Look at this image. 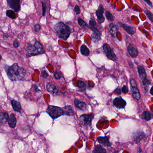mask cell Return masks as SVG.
<instances>
[{
    "label": "cell",
    "mask_w": 153,
    "mask_h": 153,
    "mask_svg": "<svg viewBox=\"0 0 153 153\" xmlns=\"http://www.w3.org/2000/svg\"><path fill=\"white\" fill-rule=\"evenodd\" d=\"M118 23H119V24L120 25L122 28L129 35H133L135 33H136V29L135 27L127 25L126 24L121 23L120 22H119Z\"/></svg>",
    "instance_id": "7c38bea8"
},
{
    "label": "cell",
    "mask_w": 153,
    "mask_h": 153,
    "mask_svg": "<svg viewBox=\"0 0 153 153\" xmlns=\"http://www.w3.org/2000/svg\"><path fill=\"white\" fill-rule=\"evenodd\" d=\"M94 153H107L106 149L101 145H96L93 151Z\"/></svg>",
    "instance_id": "603a6c76"
},
{
    "label": "cell",
    "mask_w": 153,
    "mask_h": 153,
    "mask_svg": "<svg viewBox=\"0 0 153 153\" xmlns=\"http://www.w3.org/2000/svg\"><path fill=\"white\" fill-rule=\"evenodd\" d=\"M105 15H106V19L108 20H109L110 21H114V17L111 14V13L109 12V11H106V12H105Z\"/></svg>",
    "instance_id": "f546056e"
},
{
    "label": "cell",
    "mask_w": 153,
    "mask_h": 153,
    "mask_svg": "<svg viewBox=\"0 0 153 153\" xmlns=\"http://www.w3.org/2000/svg\"><path fill=\"white\" fill-rule=\"evenodd\" d=\"M17 120L15 114H12L9 118L8 124L9 126L12 128H14L16 125Z\"/></svg>",
    "instance_id": "44dd1931"
},
{
    "label": "cell",
    "mask_w": 153,
    "mask_h": 153,
    "mask_svg": "<svg viewBox=\"0 0 153 153\" xmlns=\"http://www.w3.org/2000/svg\"><path fill=\"white\" fill-rule=\"evenodd\" d=\"M104 12V9L103 6L101 5H100L96 12V15L97 17V21L100 23H104L105 20V18L103 15Z\"/></svg>",
    "instance_id": "8fae6325"
},
{
    "label": "cell",
    "mask_w": 153,
    "mask_h": 153,
    "mask_svg": "<svg viewBox=\"0 0 153 153\" xmlns=\"http://www.w3.org/2000/svg\"><path fill=\"white\" fill-rule=\"evenodd\" d=\"M78 87L81 90L84 89L85 87V84L83 81L80 80L78 83Z\"/></svg>",
    "instance_id": "1f68e13d"
},
{
    "label": "cell",
    "mask_w": 153,
    "mask_h": 153,
    "mask_svg": "<svg viewBox=\"0 0 153 153\" xmlns=\"http://www.w3.org/2000/svg\"><path fill=\"white\" fill-rule=\"evenodd\" d=\"M122 92L124 93H126L128 92V87L126 86V85H124L123 86V87L122 88Z\"/></svg>",
    "instance_id": "74e56055"
},
{
    "label": "cell",
    "mask_w": 153,
    "mask_h": 153,
    "mask_svg": "<svg viewBox=\"0 0 153 153\" xmlns=\"http://www.w3.org/2000/svg\"><path fill=\"white\" fill-rule=\"evenodd\" d=\"M8 6L15 12H19L20 10V1L19 0H7Z\"/></svg>",
    "instance_id": "9c48e42d"
},
{
    "label": "cell",
    "mask_w": 153,
    "mask_h": 153,
    "mask_svg": "<svg viewBox=\"0 0 153 153\" xmlns=\"http://www.w3.org/2000/svg\"><path fill=\"white\" fill-rule=\"evenodd\" d=\"M6 15L7 16L11 19H15L16 18V15L14 11L12 10H8L6 11Z\"/></svg>",
    "instance_id": "484cf974"
},
{
    "label": "cell",
    "mask_w": 153,
    "mask_h": 153,
    "mask_svg": "<svg viewBox=\"0 0 153 153\" xmlns=\"http://www.w3.org/2000/svg\"><path fill=\"white\" fill-rule=\"evenodd\" d=\"M33 88H34V90H35L36 92H37V91H39L40 90L38 88V87H37V86L36 85H33Z\"/></svg>",
    "instance_id": "b9f144b4"
},
{
    "label": "cell",
    "mask_w": 153,
    "mask_h": 153,
    "mask_svg": "<svg viewBox=\"0 0 153 153\" xmlns=\"http://www.w3.org/2000/svg\"><path fill=\"white\" fill-rule=\"evenodd\" d=\"M46 89L48 91L50 92L54 96L57 95L58 93V89L52 83H48L47 85H46Z\"/></svg>",
    "instance_id": "e0dca14e"
},
{
    "label": "cell",
    "mask_w": 153,
    "mask_h": 153,
    "mask_svg": "<svg viewBox=\"0 0 153 153\" xmlns=\"http://www.w3.org/2000/svg\"><path fill=\"white\" fill-rule=\"evenodd\" d=\"M114 93L117 95H120L122 92V90L120 89V88H117L116 89H115V90L114 91Z\"/></svg>",
    "instance_id": "f35d334b"
},
{
    "label": "cell",
    "mask_w": 153,
    "mask_h": 153,
    "mask_svg": "<svg viewBox=\"0 0 153 153\" xmlns=\"http://www.w3.org/2000/svg\"><path fill=\"white\" fill-rule=\"evenodd\" d=\"M144 136H145V134L143 135L141 133V134H139V135L137 136L135 139V140L137 141V142H139L144 137Z\"/></svg>",
    "instance_id": "d590c367"
},
{
    "label": "cell",
    "mask_w": 153,
    "mask_h": 153,
    "mask_svg": "<svg viewBox=\"0 0 153 153\" xmlns=\"http://www.w3.org/2000/svg\"><path fill=\"white\" fill-rule=\"evenodd\" d=\"M62 109L64 112V115L67 116H73L74 115V111L71 106H66Z\"/></svg>",
    "instance_id": "ffe728a7"
},
{
    "label": "cell",
    "mask_w": 153,
    "mask_h": 153,
    "mask_svg": "<svg viewBox=\"0 0 153 153\" xmlns=\"http://www.w3.org/2000/svg\"><path fill=\"white\" fill-rule=\"evenodd\" d=\"M11 104L12 105L13 109L15 111L20 112L22 110V108L21 104L19 101L15 100H12L11 101Z\"/></svg>",
    "instance_id": "d6986e66"
},
{
    "label": "cell",
    "mask_w": 153,
    "mask_h": 153,
    "mask_svg": "<svg viewBox=\"0 0 153 153\" xmlns=\"http://www.w3.org/2000/svg\"><path fill=\"white\" fill-rule=\"evenodd\" d=\"M140 117L143 120H145L146 121H149L152 119V116L149 112L144 111Z\"/></svg>",
    "instance_id": "d4e9b609"
},
{
    "label": "cell",
    "mask_w": 153,
    "mask_h": 153,
    "mask_svg": "<svg viewBox=\"0 0 153 153\" xmlns=\"http://www.w3.org/2000/svg\"><path fill=\"white\" fill-rule=\"evenodd\" d=\"M127 51L130 56L132 58H136L138 55V51L137 49L132 44L129 45L127 47Z\"/></svg>",
    "instance_id": "4fadbf2b"
},
{
    "label": "cell",
    "mask_w": 153,
    "mask_h": 153,
    "mask_svg": "<svg viewBox=\"0 0 153 153\" xmlns=\"http://www.w3.org/2000/svg\"><path fill=\"white\" fill-rule=\"evenodd\" d=\"M54 28L58 37L65 41L68 38L71 33V29L70 27L62 22H59L56 23L54 25Z\"/></svg>",
    "instance_id": "7a4b0ae2"
},
{
    "label": "cell",
    "mask_w": 153,
    "mask_h": 153,
    "mask_svg": "<svg viewBox=\"0 0 153 153\" xmlns=\"http://www.w3.org/2000/svg\"><path fill=\"white\" fill-rule=\"evenodd\" d=\"M45 53V50L42 44L39 42H36L28 46L26 49L27 57L36 56Z\"/></svg>",
    "instance_id": "3957f363"
},
{
    "label": "cell",
    "mask_w": 153,
    "mask_h": 153,
    "mask_svg": "<svg viewBox=\"0 0 153 153\" xmlns=\"http://www.w3.org/2000/svg\"><path fill=\"white\" fill-rule=\"evenodd\" d=\"M145 15H146L147 18L149 19V20H150V21L153 23V14L152 13L148 11V10H146L145 11Z\"/></svg>",
    "instance_id": "4dcf8cb0"
},
{
    "label": "cell",
    "mask_w": 153,
    "mask_h": 153,
    "mask_svg": "<svg viewBox=\"0 0 153 153\" xmlns=\"http://www.w3.org/2000/svg\"><path fill=\"white\" fill-rule=\"evenodd\" d=\"M113 103L114 106L117 109H124L126 106V101H125L121 97H119L115 98L113 100Z\"/></svg>",
    "instance_id": "30bf717a"
},
{
    "label": "cell",
    "mask_w": 153,
    "mask_h": 153,
    "mask_svg": "<svg viewBox=\"0 0 153 153\" xmlns=\"http://www.w3.org/2000/svg\"><path fill=\"white\" fill-rule=\"evenodd\" d=\"M137 70L141 81H143L147 78V74L143 66H139L137 67Z\"/></svg>",
    "instance_id": "ac0fdd59"
},
{
    "label": "cell",
    "mask_w": 153,
    "mask_h": 153,
    "mask_svg": "<svg viewBox=\"0 0 153 153\" xmlns=\"http://www.w3.org/2000/svg\"><path fill=\"white\" fill-rule=\"evenodd\" d=\"M75 107L82 111H85L87 108V105L84 101H81L78 98H75L74 101Z\"/></svg>",
    "instance_id": "2e32d148"
},
{
    "label": "cell",
    "mask_w": 153,
    "mask_h": 153,
    "mask_svg": "<svg viewBox=\"0 0 153 153\" xmlns=\"http://www.w3.org/2000/svg\"><path fill=\"white\" fill-rule=\"evenodd\" d=\"M97 140L100 144L107 147H110L112 145L111 143L109 141V138L108 137H99L97 139Z\"/></svg>",
    "instance_id": "9a60e30c"
},
{
    "label": "cell",
    "mask_w": 153,
    "mask_h": 153,
    "mask_svg": "<svg viewBox=\"0 0 153 153\" xmlns=\"http://www.w3.org/2000/svg\"><path fill=\"white\" fill-rule=\"evenodd\" d=\"M104 53L105 54L107 58L109 60L116 62L117 61L116 54L114 53L113 50L111 49L107 44L105 43L102 47Z\"/></svg>",
    "instance_id": "8992f818"
},
{
    "label": "cell",
    "mask_w": 153,
    "mask_h": 153,
    "mask_svg": "<svg viewBox=\"0 0 153 153\" xmlns=\"http://www.w3.org/2000/svg\"><path fill=\"white\" fill-rule=\"evenodd\" d=\"M42 15L45 16L46 11V6L44 2H42Z\"/></svg>",
    "instance_id": "836d02e7"
},
{
    "label": "cell",
    "mask_w": 153,
    "mask_h": 153,
    "mask_svg": "<svg viewBox=\"0 0 153 153\" xmlns=\"http://www.w3.org/2000/svg\"><path fill=\"white\" fill-rule=\"evenodd\" d=\"M13 46H14V47L15 48L19 47V42H18L17 41H15L14 42V44H13Z\"/></svg>",
    "instance_id": "ab89813d"
},
{
    "label": "cell",
    "mask_w": 153,
    "mask_h": 153,
    "mask_svg": "<svg viewBox=\"0 0 153 153\" xmlns=\"http://www.w3.org/2000/svg\"><path fill=\"white\" fill-rule=\"evenodd\" d=\"M8 114L6 113H1L0 114V122L1 124H4L9 120Z\"/></svg>",
    "instance_id": "7402d4cb"
},
{
    "label": "cell",
    "mask_w": 153,
    "mask_h": 153,
    "mask_svg": "<svg viewBox=\"0 0 153 153\" xmlns=\"http://www.w3.org/2000/svg\"><path fill=\"white\" fill-rule=\"evenodd\" d=\"M41 77L43 79H47L49 77V74L46 70H42L41 74Z\"/></svg>",
    "instance_id": "d6a6232c"
},
{
    "label": "cell",
    "mask_w": 153,
    "mask_h": 153,
    "mask_svg": "<svg viewBox=\"0 0 153 153\" xmlns=\"http://www.w3.org/2000/svg\"><path fill=\"white\" fill-rule=\"evenodd\" d=\"M5 70L9 79L11 81H23L27 77L25 70L23 67L19 66L18 63H15L11 66L6 65Z\"/></svg>",
    "instance_id": "6da1fadb"
},
{
    "label": "cell",
    "mask_w": 153,
    "mask_h": 153,
    "mask_svg": "<svg viewBox=\"0 0 153 153\" xmlns=\"http://www.w3.org/2000/svg\"><path fill=\"white\" fill-rule=\"evenodd\" d=\"M74 11L77 15H80L81 13V10H80V7L76 5L74 7Z\"/></svg>",
    "instance_id": "e575fe53"
},
{
    "label": "cell",
    "mask_w": 153,
    "mask_h": 153,
    "mask_svg": "<svg viewBox=\"0 0 153 153\" xmlns=\"http://www.w3.org/2000/svg\"><path fill=\"white\" fill-rule=\"evenodd\" d=\"M149 93H150L151 95H153V86L151 87V89H150V91H149Z\"/></svg>",
    "instance_id": "7bdbcfd3"
},
{
    "label": "cell",
    "mask_w": 153,
    "mask_h": 153,
    "mask_svg": "<svg viewBox=\"0 0 153 153\" xmlns=\"http://www.w3.org/2000/svg\"><path fill=\"white\" fill-rule=\"evenodd\" d=\"M107 29L112 36L114 37L115 35L119 31V27L114 23H110L107 25Z\"/></svg>",
    "instance_id": "5bb4252c"
},
{
    "label": "cell",
    "mask_w": 153,
    "mask_h": 153,
    "mask_svg": "<svg viewBox=\"0 0 153 153\" xmlns=\"http://www.w3.org/2000/svg\"><path fill=\"white\" fill-rule=\"evenodd\" d=\"M142 85H143V86H144L145 90H148V86H149V85H151L150 81H149V80H148L147 78L145 79L144 80L142 81Z\"/></svg>",
    "instance_id": "4316f807"
},
{
    "label": "cell",
    "mask_w": 153,
    "mask_h": 153,
    "mask_svg": "<svg viewBox=\"0 0 153 153\" xmlns=\"http://www.w3.org/2000/svg\"><path fill=\"white\" fill-rule=\"evenodd\" d=\"M46 112L53 119H55L62 115H64L63 109L56 106H48Z\"/></svg>",
    "instance_id": "5b68a950"
},
{
    "label": "cell",
    "mask_w": 153,
    "mask_h": 153,
    "mask_svg": "<svg viewBox=\"0 0 153 153\" xmlns=\"http://www.w3.org/2000/svg\"><path fill=\"white\" fill-rule=\"evenodd\" d=\"M94 118L93 114H83L80 116L79 118L80 122L85 126L88 127L91 125L92 121Z\"/></svg>",
    "instance_id": "ba28073f"
},
{
    "label": "cell",
    "mask_w": 153,
    "mask_h": 153,
    "mask_svg": "<svg viewBox=\"0 0 153 153\" xmlns=\"http://www.w3.org/2000/svg\"><path fill=\"white\" fill-rule=\"evenodd\" d=\"M96 22L95 20L91 19L89 22V27L93 31L92 38L94 43H97L101 40V33L96 26Z\"/></svg>",
    "instance_id": "277c9868"
},
{
    "label": "cell",
    "mask_w": 153,
    "mask_h": 153,
    "mask_svg": "<svg viewBox=\"0 0 153 153\" xmlns=\"http://www.w3.org/2000/svg\"><path fill=\"white\" fill-rule=\"evenodd\" d=\"M144 1L145 3H146L147 5H148L149 6L151 7V8H153V5H152V3H151V2H150V1H149V0H144Z\"/></svg>",
    "instance_id": "60d3db41"
},
{
    "label": "cell",
    "mask_w": 153,
    "mask_h": 153,
    "mask_svg": "<svg viewBox=\"0 0 153 153\" xmlns=\"http://www.w3.org/2000/svg\"><path fill=\"white\" fill-rule=\"evenodd\" d=\"M54 77L56 80H60L62 77V72L59 70H56L54 74Z\"/></svg>",
    "instance_id": "f1b7e54d"
},
{
    "label": "cell",
    "mask_w": 153,
    "mask_h": 153,
    "mask_svg": "<svg viewBox=\"0 0 153 153\" xmlns=\"http://www.w3.org/2000/svg\"><path fill=\"white\" fill-rule=\"evenodd\" d=\"M130 85L131 92L133 96V97H134L135 99L139 100L141 98V94L137 86L136 81L134 79H130Z\"/></svg>",
    "instance_id": "52a82bcc"
},
{
    "label": "cell",
    "mask_w": 153,
    "mask_h": 153,
    "mask_svg": "<svg viewBox=\"0 0 153 153\" xmlns=\"http://www.w3.org/2000/svg\"><path fill=\"white\" fill-rule=\"evenodd\" d=\"M81 52L82 54L85 56H88L90 54L89 49L85 45H82L81 46Z\"/></svg>",
    "instance_id": "cb8c5ba5"
},
{
    "label": "cell",
    "mask_w": 153,
    "mask_h": 153,
    "mask_svg": "<svg viewBox=\"0 0 153 153\" xmlns=\"http://www.w3.org/2000/svg\"><path fill=\"white\" fill-rule=\"evenodd\" d=\"M34 29L35 30V31L36 32H38L41 29V25L39 24V23H37L35 25V27H34Z\"/></svg>",
    "instance_id": "8d00e7d4"
},
{
    "label": "cell",
    "mask_w": 153,
    "mask_h": 153,
    "mask_svg": "<svg viewBox=\"0 0 153 153\" xmlns=\"http://www.w3.org/2000/svg\"><path fill=\"white\" fill-rule=\"evenodd\" d=\"M78 23L79 25L81 26L82 28H85L86 27L88 26V24L86 23L85 22L84 20H83L82 19H81L80 17H79L78 18Z\"/></svg>",
    "instance_id": "83f0119b"
}]
</instances>
